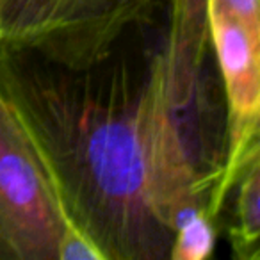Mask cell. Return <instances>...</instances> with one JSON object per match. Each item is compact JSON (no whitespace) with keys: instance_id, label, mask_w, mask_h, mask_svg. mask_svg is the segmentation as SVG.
<instances>
[{"instance_id":"cell-5","label":"cell","mask_w":260,"mask_h":260,"mask_svg":"<svg viewBox=\"0 0 260 260\" xmlns=\"http://www.w3.org/2000/svg\"><path fill=\"white\" fill-rule=\"evenodd\" d=\"M234 216L228 228L234 258L258 260L260 239V153L253 155L234 182Z\"/></svg>"},{"instance_id":"cell-7","label":"cell","mask_w":260,"mask_h":260,"mask_svg":"<svg viewBox=\"0 0 260 260\" xmlns=\"http://www.w3.org/2000/svg\"><path fill=\"white\" fill-rule=\"evenodd\" d=\"M55 260H104L96 246L91 242L89 237L82 234L73 223L66 224L57 244Z\"/></svg>"},{"instance_id":"cell-2","label":"cell","mask_w":260,"mask_h":260,"mask_svg":"<svg viewBox=\"0 0 260 260\" xmlns=\"http://www.w3.org/2000/svg\"><path fill=\"white\" fill-rule=\"evenodd\" d=\"M159 0H0V43L87 68L143 27Z\"/></svg>"},{"instance_id":"cell-3","label":"cell","mask_w":260,"mask_h":260,"mask_svg":"<svg viewBox=\"0 0 260 260\" xmlns=\"http://www.w3.org/2000/svg\"><path fill=\"white\" fill-rule=\"evenodd\" d=\"M66 224L47 162L0 91V258L55 260Z\"/></svg>"},{"instance_id":"cell-8","label":"cell","mask_w":260,"mask_h":260,"mask_svg":"<svg viewBox=\"0 0 260 260\" xmlns=\"http://www.w3.org/2000/svg\"><path fill=\"white\" fill-rule=\"evenodd\" d=\"M237 22L246 27L255 40H260V15L258 0H216Z\"/></svg>"},{"instance_id":"cell-6","label":"cell","mask_w":260,"mask_h":260,"mask_svg":"<svg viewBox=\"0 0 260 260\" xmlns=\"http://www.w3.org/2000/svg\"><path fill=\"white\" fill-rule=\"evenodd\" d=\"M216 246V221L207 212L196 214L175 230L170 260H207Z\"/></svg>"},{"instance_id":"cell-4","label":"cell","mask_w":260,"mask_h":260,"mask_svg":"<svg viewBox=\"0 0 260 260\" xmlns=\"http://www.w3.org/2000/svg\"><path fill=\"white\" fill-rule=\"evenodd\" d=\"M207 23L226 100V145L207 203L217 221L241 170L260 153V40L216 0H207Z\"/></svg>"},{"instance_id":"cell-1","label":"cell","mask_w":260,"mask_h":260,"mask_svg":"<svg viewBox=\"0 0 260 260\" xmlns=\"http://www.w3.org/2000/svg\"><path fill=\"white\" fill-rule=\"evenodd\" d=\"M207 40V0H173L162 47L87 68L0 43V91L104 260L170 258L175 230L207 212L216 173L189 119Z\"/></svg>"}]
</instances>
